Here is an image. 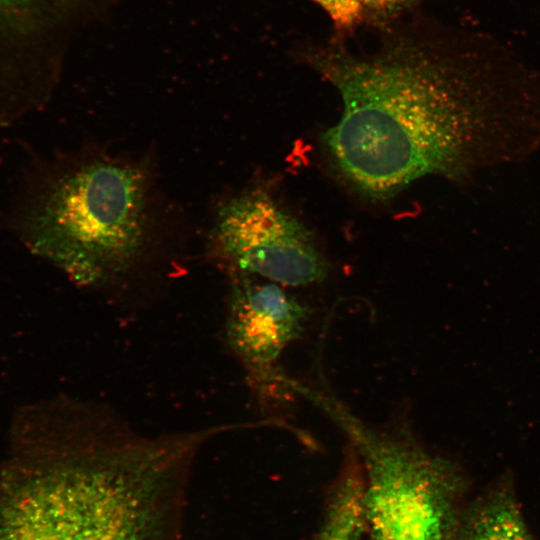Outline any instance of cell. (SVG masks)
I'll list each match as a JSON object with an SVG mask.
<instances>
[{
    "instance_id": "obj_10",
    "label": "cell",
    "mask_w": 540,
    "mask_h": 540,
    "mask_svg": "<svg viewBox=\"0 0 540 540\" xmlns=\"http://www.w3.org/2000/svg\"><path fill=\"white\" fill-rule=\"evenodd\" d=\"M323 8L333 23L343 30L358 24L363 15L364 7L361 0H313Z\"/></svg>"
},
{
    "instance_id": "obj_2",
    "label": "cell",
    "mask_w": 540,
    "mask_h": 540,
    "mask_svg": "<svg viewBox=\"0 0 540 540\" xmlns=\"http://www.w3.org/2000/svg\"><path fill=\"white\" fill-rule=\"evenodd\" d=\"M185 494L137 439L95 432L0 466V540H182Z\"/></svg>"
},
{
    "instance_id": "obj_5",
    "label": "cell",
    "mask_w": 540,
    "mask_h": 540,
    "mask_svg": "<svg viewBox=\"0 0 540 540\" xmlns=\"http://www.w3.org/2000/svg\"><path fill=\"white\" fill-rule=\"evenodd\" d=\"M210 253L227 274H247L282 286L322 281L327 262L313 235L269 194L252 190L218 208Z\"/></svg>"
},
{
    "instance_id": "obj_6",
    "label": "cell",
    "mask_w": 540,
    "mask_h": 540,
    "mask_svg": "<svg viewBox=\"0 0 540 540\" xmlns=\"http://www.w3.org/2000/svg\"><path fill=\"white\" fill-rule=\"evenodd\" d=\"M228 276V345L258 388L270 386L276 362L301 337L311 311L278 283L247 274Z\"/></svg>"
},
{
    "instance_id": "obj_7",
    "label": "cell",
    "mask_w": 540,
    "mask_h": 540,
    "mask_svg": "<svg viewBox=\"0 0 540 540\" xmlns=\"http://www.w3.org/2000/svg\"><path fill=\"white\" fill-rule=\"evenodd\" d=\"M364 488L361 459L349 444L314 540H361L365 532Z\"/></svg>"
},
{
    "instance_id": "obj_3",
    "label": "cell",
    "mask_w": 540,
    "mask_h": 540,
    "mask_svg": "<svg viewBox=\"0 0 540 540\" xmlns=\"http://www.w3.org/2000/svg\"><path fill=\"white\" fill-rule=\"evenodd\" d=\"M169 219L147 159L84 148L41 166L17 226L32 251L76 284L104 288L164 256Z\"/></svg>"
},
{
    "instance_id": "obj_9",
    "label": "cell",
    "mask_w": 540,
    "mask_h": 540,
    "mask_svg": "<svg viewBox=\"0 0 540 540\" xmlns=\"http://www.w3.org/2000/svg\"><path fill=\"white\" fill-rule=\"evenodd\" d=\"M86 0H0V27L46 28L82 8Z\"/></svg>"
},
{
    "instance_id": "obj_11",
    "label": "cell",
    "mask_w": 540,
    "mask_h": 540,
    "mask_svg": "<svg viewBox=\"0 0 540 540\" xmlns=\"http://www.w3.org/2000/svg\"><path fill=\"white\" fill-rule=\"evenodd\" d=\"M415 0H361L364 11L368 10L376 15L388 16L402 10Z\"/></svg>"
},
{
    "instance_id": "obj_1",
    "label": "cell",
    "mask_w": 540,
    "mask_h": 540,
    "mask_svg": "<svg viewBox=\"0 0 540 540\" xmlns=\"http://www.w3.org/2000/svg\"><path fill=\"white\" fill-rule=\"evenodd\" d=\"M308 60L343 103L322 137L332 165L373 200L425 176L459 177L482 128L529 100L526 67L477 37L396 35L372 53L332 45Z\"/></svg>"
},
{
    "instance_id": "obj_4",
    "label": "cell",
    "mask_w": 540,
    "mask_h": 540,
    "mask_svg": "<svg viewBox=\"0 0 540 540\" xmlns=\"http://www.w3.org/2000/svg\"><path fill=\"white\" fill-rule=\"evenodd\" d=\"M327 413L362 462L367 540H458L463 479L449 459L427 451L408 431L367 426L337 402Z\"/></svg>"
},
{
    "instance_id": "obj_8",
    "label": "cell",
    "mask_w": 540,
    "mask_h": 540,
    "mask_svg": "<svg viewBox=\"0 0 540 540\" xmlns=\"http://www.w3.org/2000/svg\"><path fill=\"white\" fill-rule=\"evenodd\" d=\"M458 540H533L518 505L507 487L497 489L474 505Z\"/></svg>"
}]
</instances>
